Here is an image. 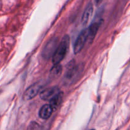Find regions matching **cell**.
Returning a JSON list of instances; mask_svg holds the SVG:
<instances>
[{
    "instance_id": "obj_1",
    "label": "cell",
    "mask_w": 130,
    "mask_h": 130,
    "mask_svg": "<svg viewBox=\"0 0 130 130\" xmlns=\"http://www.w3.org/2000/svg\"><path fill=\"white\" fill-rule=\"evenodd\" d=\"M70 47V37L68 35L64 36L52 57V62L54 64H59L64 58L68 52Z\"/></svg>"
},
{
    "instance_id": "obj_2",
    "label": "cell",
    "mask_w": 130,
    "mask_h": 130,
    "mask_svg": "<svg viewBox=\"0 0 130 130\" xmlns=\"http://www.w3.org/2000/svg\"><path fill=\"white\" fill-rule=\"evenodd\" d=\"M59 43V42L58 38L54 37V38L50 40L46 43L43 51H42V55L43 58L48 59L53 57L54 54L55 52H56V49L58 47Z\"/></svg>"
},
{
    "instance_id": "obj_3",
    "label": "cell",
    "mask_w": 130,
    "mask_h": 130,
    "mask_svg": "<svg viewBox=\"0 0 130 130\" xmlns=\"http://www.w3.org/2000/svg\"><path fill=\"white\" fill-rule=\"evenodd\" d=\"M89 35V27L86 28L80 32L78 35V37L75 41V43L73 47V51L75 54H77L82 49V48L84 46L85 43L87 40Z\"/></svg>"
},
{
    "instance_id": "obj_4",
    "label": "cell",
    "mask_w": 130,
    "mask_h": 130,
    "mask_svg": "<svg viewBox=\"0 0 130 130\" xmlns=\"http://www.w3.org/2000/svg\"><path fill=\"white\" fill-rule=\"evenodd\" d=\"M59 92L60 90L58 87L54 86V87H48V88L42 91L40 93V97L41 98V99L43 100L51 101Z\"/></svg>"
},
{
    "instance_id": "obj_5",
    "label": "cell",
    "mask_w": 130,
    "mask_h": 130,
    "mask_svg": "<svg viewBox=\"0 0 130 130\" xmlns=\"http://www.w3.org/2000/svg\"><path fill=\"white\" fill-rule=\"evenodd\" d=\"M79 70V67L77 66L73 61L71 62L68 66L67 73H66L64 77L65 80L67 81H70L74 79L75 77L78 75Z\"/></svg>"
},
{
    "instance_id": "obj_6",
    "label": "cell",
    "mask_w": 130,
    "mask_h": 130,
    "mask_svg": "<svg viewBox=\"0 0 130 130\" xmlns=\"http://www.w3.org/2000/svg\"><path fill=\"white\" fill-rule=\"evenodd\" d=\"M42 86L40 84H34L29 87L24 94V100L26 101L29 100L35 97L40 91Z\"/></svg>"
},
{
    "instance_id": "obj_7",
    "label": "cell",
    "mask_w": 130,
    "mask_h": 130,
    "mask_svg": "<svg viewBox=\"0 0 130 130\" xmlns=\"http://www.w3.org/2000/svg\"><path fill=\"white\" fill-rule=\"evenodd\" d=\"M92 13H93V5L92 3H89L82 15L81 22L84 26H86L88 24L91 17H92Z\"/></svg>"
},
{
    "instance_id": "obj_8",
    "label": "cell",
    "mask_w": 130,
    "mask_h": 130,
    "mask_svg": "<svg viewBox=\"0 0 130 130\" xmlns=\"http://www.w3.org/2000/svg\"><path fill=\"white\" fill-rule=\"evenodd\" d=\"M53 111L54 110L52 109V107L51 106V105H44L43 106H42V107L40 108L39 111L40 117L43 119H47L52 114Z\"/></svg>"
},
{
    "instance_id": "obj_9",
    "label": "cell",
    "mask_w": 130,
    "mask_h": 130,
    "mask_svg": "<svg viewBox=\"0 0 130 130\" xmlns=\"http://www.w3.org/2000/svg\"><path fill=\"white\" fill-rule=\"evenodd\" d=\"M100 26V22H95L92 23L89 27V35L87 40L89 41V43L92 42L94 37H96V35L98 31Z\"/></svg>"
},
{
    "instance_id": "obj_10",
    "label": "cell",
    "mask_w": 130,
    "mask_h": 130,
    "mask_svg": "<svg viewBox=\"0 0 130 130\" xmlns=\"http://www.w3.org/2000/svg\"><path fill=\"white\" fill-rule=\"evenodd\" d=\"M62 99H63V93L60 92L51 100L50 105L52 107L54 111L56 110L59 107L62 102Z\"/></svg>"
},
{
    "instance_id": "obj_11",
    "label": "cell",
    "mask_w": 130,
    "mask_h": 130,
    "mask_svg": "<svg viewBox=\"0 0 130 130\" xmlns=\"http://www.w3.org/2000/svg\"><path fill=\"white\" fill-rule=\"evenodd\" d=\"M62 72V66L59 64H54L53 67L52 68L51 70V76L53 78H57L59 77L61 75Z\"/></svg>"
},
{
    "instance_id": "obj_12",
    "label": "cell",
    "mask_w": 130,
    "mask_h": 130,
    "mask_svg": "<svg viewBox=\"0 0 130 130\" xmlns=\"http://www.w3.org/2000/svg\"><path fill=\"white\" fill-rule=\"evenodd\" d=\"M102 1H103V0H95V2H96L97 4H100V3H102Z\"/></svg>"
},
{
    "instance_id": "obj_13",
    "label": "cell",
    "mask_w": 130,
    "mask_h": 130,
    "mask_svg": "<svg viewBox=\"0 0 130 130\" xmlns=\"http://www.w3.org/2000/svg\"><path fill=\"white\" fill-rule=\"evenodd\" d=\"M127 130H130V125H129V126L128 127V128H127Z\"/></svg>"
},
{
    "instance_id": "obj_14",
    "label": "cell",
    "mask_w": 130,
    "mask_h": 130,
    "mask_svg": "<svg viewBox=\"0 0 130 130\" xmlns=\"http://www.w3.org/2000/svg\"><path fill=\"white\" fill-rule=\"evenodd\" d=\"M91 130H95V129H91Z\"/></svg>"
}]
</instances>
